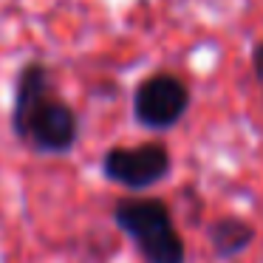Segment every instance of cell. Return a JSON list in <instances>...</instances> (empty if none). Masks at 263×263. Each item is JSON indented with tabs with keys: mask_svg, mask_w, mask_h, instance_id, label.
I'll return each mask as SVG.
<instances>
[{
	"mask_svg": "<svg viewBox=\"0 0 263 263\" xmlns=\"http://www.w3.org/2000/svg\"><path fill=\"white\" fill-rule=\"evenodd\" d=\"M54 93V77L43 60H29L20 65L14 77V97H12V133H17L31 116V110L43 99Z\"/></svg>",
	"mask_w": 263,
	"mask_h": 263,
	"instance_id": "5b68a950",
	"label": "cell"
},
{
	"mask_svg": "<svg viewBox=\"0 0 263 263\" xmlns=\"http://www.w3.org/2000/svg\"><path fill=\"white\" fill-rule=\"evenodd\" d=\"M173 170V156L161 142H144L136 147H110L102 156V176L110 184L144 193L161 184Z\"/></svg>",
	"mask_w": 263,
	"mask_h": 263,
	"instance_id": "277c9868",
	"label": "cell"
},
{
	"mask_svg": "<svg viewBox=\"0 0 263 263\" xmlns=\"http://www.w3.org/2000/svg\"><path fill=\"white\" fill-rule=\"evenodd\" d=\"M114 223L133 240L144 263H184L187 246L173 223V212L161 198H119Z\"/></svg>",
	"mask_w": 263,
	"mask_h": 263,
	"instance_id": "6da1fadb",
	"label": "cell"
},
{
	"mask_svg": "<svg viewBox=\"0 0 263 263\" xmlns=\"http://www.w3.org/2000/svg\"><path fill=\"white\" fill-rule=\"evenodd\" d=\"M252 74H255V82L263 93V40L255 43V48H252Z\"/></svg>",
	"mask_w": 263,
	"mask_h": 263,
	"instance_id": "52a82bcc",
	"label": "cell"
},
{
	"mask_svg": "<svg viewBox=\"0 0 263 263\" xmlns=\"http://www.w3.org/2000/svg\"><path fill=\"white\" fill-rule=\"evenodd\" d=\"M190 105H193V93L187 82L176 74L159 71L144 77L133 91V119L156 133L173 130L187 116Z\"/></svg>",
	"mask_w": 263,
	"mask_h": 263,
	"instance_id": "7a4b0ae2",
	"label": "cell"
},
{
	"mask_svg": "<svg viewBox=\"0 0 263 263\" xmlns=\"http://www.w3.org/2000/svg\"><path fill=\"white\" fill-rule=\"evenodd\" d=\"M257 238V229L252 227L246 218L238 215H223L206 227V240H210V249L215 260H235L240 257Z\"/></svg>",
	"mask_w": 263,
	"mask_h": 263,
	"instance_id": "8992f818",
	"label": "cell"
},
{
	"mask_svg": "<svg viewBox=\"0 0 263 263\" xmlns=\"http://www.w3.org/2000/svg\"><path fill=\"white\" fill-rule=\"evenodd\" d=\"M14 136L40 156H65L80 142V116L54 91L31 110Z\"/></svg>",
	"mask_w": 263,
	"mask_h": 263,
	"instance_id": "3957f363",
	"label": "cell"
}]
</instances>
